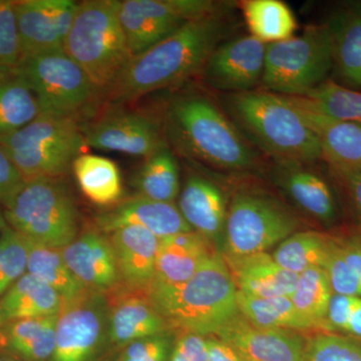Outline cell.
<instances>
[{
	"mask_svg": "<svg viewBox=\"0 0 361 361\" xmlns=\"http://www.w3.org/2000/svg\"><path fill=\"white\" fill-rule=\"evenodd\" d=\"M229 11L188 21L159 44L130 59L106 92L120 106L155 90L177 87L203 71L207 59L231 30Z\"/></svg>",
	"mask_w": 361,
	"mask_h": 361,
	"instance_id": "1",
	"label": "cell"
},
{
	"mask_svg": "<svg viewBox=\"0 0 361 361\" xmlns=\"http://www.w3.org/2000/svg\"><path fill=\"white\" fill-rule=\"evenodd\" d=\"M161 123L168 144L187 158L233 173L259 167L258 152L225 111L204 94L187 92L173 97Z\"/></svg>",
	"mask_w": 361,
	"mask_h": 361,
	"instance_id": "2",
	"label": "cell"
},
{
	"mask_svg": "<svg viewBox=\"0 0 361 361\" xmlns=\"http://www.w3.org/2000/svg\"><path fill=\"white\" fill-rule=\"evenodd\" d=\"M224 111L256 151L274 163L322 161L319 142L286 97L265 90L227 94Z\"/></svg>",
	"mask_w": 361,
	"mask_h": 361,
	"instance_id": "3",
	"label": "cell"
},
{
	"mask_svg": "<svg viewBox=\"0 0 361 361\" xmlns=\"http://www.w3.org/2000/svg\"><path fill=\"white\" fill-rule=\"evenodd\" d=\"M237 292L222 254L215 252L185 283L149 289V296L172 329L211 336L239 314Z\"/></svg>",
	"mask_w": 361,
	"mask_h": 361,
	"instance_id": "4",
	"label": "cell"
},
{
	"mask_svg": "<svg viewBox=\"0 0 361 361\" xmlns=\"http://www.w3.org/2000/svg\"><path fill=\"white\" fill-rule=\"evenodd\" d=\"M118 0L78 4L63 45L101 97L106 96L133 58L118 18Z\"/></svg>",
	"mask_w": 361,
	"mask_h": 361,
	"instance_id": "5",
	"label": "cell"
},
{
	"mask_svg": "<svg viewBox=\"0 0 361 361\" xmlns=\"http://www.w3.org/2000/svg\"><path fill=\"white\" fill-rule=\"evenodd\" d=\"M26 180L61 179L87 148L78 121L40 115L26 127L0 140Z\"/></svg>",
	"mask_w": 361,
	"mask_h": 361,
	"instance_id": "6",
	"label": "cell"
},
{
	"mask_svg": "<svg viewBox=\"0 0 361 361\" xmlns=\"http://www.w3.org/2000/svg\"><path fill=\"white\" fill-rule=\"evenodd\" d=\"M61 179L26 180L4 205L7 225L25 238L63 249L77 238L78 209Z\"/></svg>",
	"mask_w": 361,
	"mask_h": 361,
	"instance_id": "7",
	"label": "cell"
},
{
	"mask_svg": "<svg viewBox=\"0 0 361 361\" xmlns=\"http://www.w3.org/2000/svg\"><path fill=\"white\" fill-rule=\"evenodd\" d=\"M334 70L331 40L324 23L301 35L267 44L262 90L283 97H304L329 80Z\"/></svg>",
	"mask_w": 361,
	"mask_h": 361,
	"instance_id": "8",
	"label": "cell"
},
{
	"mask_svg": "<svg viewBox=\"0 0 361 361\" xmlns=\"http://www.w3.org/2000/svg\"><path fill=\"white\" fill-rule=\"evenodd\" d=\"M16 71L37 97L40 115L78 121L101 97L65 49L25 54Z\"/></svg>",
	"mask_w": 361,
	"mask_h": 361,
	"instance_id": "9",
	"label": "cell"
},
{
	"mask_svg": "<svg viewBox=\"0 0 361 361\" xmlns=\"http://www.w3.org/2000/svg\"><path fill=\"white\" fill-rule=\"evenodd\" d=\"M298 221L267 195L238 192L228 206L222 255L264 253L295 233Z\"/></svg>",
	"mask_w": 361,
	"mask_h": 361,
	"instance_id": "10",
	"label": "cell"
},
{
	"mask_svg": "<svg viewBox=\"0 0 361 361\" xmlns=\"http://www.w3.org/2000/svg\"><path fill=\"white\" fill-rule=\"evenodd\" d=\"M228 2L211 0H123L118 18L132 56L172 35L188 21L231 9Z\"/></svg>",
	"mask_w": 361,
	"mask_h": 361,
	"instance_id": "11",
	"label": "cell"
},
{
	"mask_svg": "<svg viewBox=\"0 0 361 361\" xmlns=\"http://www.w3.org/2000/svg\"><path fill=\"white\" fill-rule=\"evenodd\" d=\"M108 334L106 294L85 291L63 303L49 361H103L108 355Z\"/></svg>",
	"mask_w": 361,
	"mask_h": 361,
	"instance_id": "12",
	"label": "cell"
},
{
	"mask_svg": "<svg viewBox=\"0 0 361 361\" xmlns=\"http://www.w3.org/2000/svg\"><path fill=\"white\" fill-rule=\"evenodd\" d=\"M82 129L90 148L144 159L168 144L161 121L142 111L109 110Z\"/></svg>",
	"mask_w": 361,
	"mask_h": 361,
	"instance_id": "13",
	"label": "cell"
},
{
	"mask_svg": "<svg viewBox=\"0 0 361 361\" xmlns=\"http://www.w3.org/2000/svg\"><path fill=\"white\" fill-rule=\"evenodd\" d=\"M266 49L267 44L251 35L222 42L202 71L207 84L227 94L253 90L262 80Z\"/></svg>",
	"mask_w": 361,
	"mask_h": 361,
	"instance_id": "14",
	"label": "cell"
},
{
	"mask_svg": "<svg viewBox=\"0 0 361 361\" xmlns=\"http://www.w3.org/2000/svg\"><path fill=\"white\" fill-rule=\"evenodd\" d=\"M25 54L63 49L78 4L71 0L13 1Z\"/></svg>",
	"mask_w": 361,
	"mask_h": 361,
	"instance_id": "15",
	"label": "cell"
},
{
	"mask_svg": "<svg viewBox=\"0 0 361 361\" xmlns=\"http://www.w3.org/2000/svg\"><path fill=\"white\" fill-rule=\"evenodd\" d=\"M109 301L108 356L130 342L174 329L157 310L149 291L121 284L106 294Z\"/></svg>",
	"mask_w": 361,
	"mask_h": 361,
	"instance_id": "16",
	"label": "cell"
},
{
	"mask_svg": "<svg viewBox=\"0 0 361 361\" xmlns=\"http://www.w3.org/2000/svg\"><path fill=\"white\" fill-rule=\"evenodd\" d=\"M244 361H304L306 337L300 332L252 324L241 313L216 336Z\"/></svg>",
	"mask_w": 361,
	"mask_h": 361,
	"instance_id": "17",
	"label": "cell"
},
{
	"mask_svg": "<svg viewBox=\"0 0 361 361\" xmlns=\"http://www.w3.org/2000/svg\"><path fill=\"white\" fill-rule=\"evenodd\" d=\"M61 251L68 269L87 290L108 294L122 284L108 235L87 230Z\"/></svg>",
	"mask_w": 361,
	"mask_h": 361,
	"instance_id": "18",
	"label": "cell"
},
{
	"mask_svg": "<svg viewBox=\"0 0 361 361\" xmlns=\"http://www.w3.org/2000/svg\"><path fill=\"white\" fill-rule=\"evenodd\" d=\"M94 229L109 235L120 228L137 226L159 239L192 231L175 203L137 196L123 199L94 216Z\"/></svg>",
	"mask_w": 361,
	"mask_h": 361,
	"instance_id": "19",
	"label": "cell"
},
{
	"mask_svg": "<svg viewBox=\"0 0 361 361\" xmlns=\"http://www.w3.org/2000/svg\"><path fill=\"white\" fill-rule=\"evenodd\" d=\"M272 173L278 187L297 208L322 224L330 225L338 217L331 186L322 175L303 163H274Z\"/></svg>",
	"mask_w": 361,
	"mask_h": 361,
	"instance_id": "20",
	"label": "cell"
},
{
	"mask_svg": "<svg viewBox=\"0 0 361 361\" xmlns=\"http://www.w3.org/2000/svg\"><path fill=\"white\" fill-rule=\"evenodd\" d=\"M324 25L331 40L334 82L361 90V0L339 6Z\"/></svg>",
	"mask_w": 361,
	"mask_h": 361,
	"instance_id": "21",
	"label": "cell"
},
{
	"mask_svg": "<svg viewBox=\"0 0 361 361\" xmlns=\"http://www.w3.org/2000/svg\"><path fill=\"white\" fill-rule=\"evenodd\" d=\"M118 265L122 285L149 291L155 276L160 240L137 226L120 228L108 235Z\"/></svg>",
	"mask_w": 361,
	"mask_h": 361,
	"instance_id": "22",
	"label": "cell"
},
{
	"mask_svg": "<svg viewBox=\"0 0 361 361\" xmlns=\"http://www.w3.org/2000/svg\"><path fill=\"white\" fill-rule=\"evenodd\" d=\"M178 208L193 231L213 245L223 246L228 207L217 185L201 176H190L180 192Z\"/></svg>",
	"mask_w": 361,
	"mask_h": 361,
	"instance_id": "23",
	"label": "cell"
},
{
	"mask_svg": "<svg viewBox=\"0 0 361 361\" xmlns=\"http://www.w3.org/2000/svg\"><path fill=\"white\" fill-rule=\"evenodd\" d=\"M212 245L193 230L161 239L155 276L149 289L169 288L185 283L215 253Z\"/></svg>",
	"mask_w": 361,
	"mask_h": 361,
	"instance_id": "24",
	"label": "cell"
},
{
	"mask_svg": "<svg viewBox=\"0 0 361 361\" xmlns=\"http://www.w3.org/2000/svg\"><path fill=\"white\" fill-rule=\"evenodd\" d=\"M222 256L240 293L266 298L291 296L295 290L299 275L282 268L268 252L240 257Z\"/></svg>",
	"mask_w": 361,
	"mask_h": 361,
	"instance_id": "25",
	"label": "cell"
},
{
	"mask_svg": "<svg viewBox=\"0 0 361 361\" xmlns=\"http://www.w3.org/2000/svg\"><path fill=\"white\" fill-rule=\"evenodd\" d=\"M285 97L300 111L317 137L326 165L361 170L360 123L334 120Z\"/></svg>",
	"mask_w": 361,
	"mask_h": 361,
	"instance_id": "26",
	"label": "cell"
},
{
	"mask_svg": "<svg viewBox=\"0 0 361 361\" xmlns=\"http://www.w3.org/2000/svg\"><path fill=\"white\" fill-rule=\"evenodd\" d=\"M58 316L0 324V355L11 361H49L56 346Z\"/></svg>",
	"mask_w": 361,
	"mask_h": 361,
	"instance_id": "27",
	"label": "cell"
},
{
	"mask_svg": "<svg viewBox=\"0 0 361 361\" xmlns=\"http://www.w3.org/2000/svg\"><path fill=\"white\" fill-rule=\"evenodd\" d=\"M63 300L42 279L26 272L0 299V324L25 318L56 315Z\"/></svg>",
	"mask_w": 361,
	"mask_h": 361,
	"instance_id": "28",
	"label": "cell"
},
{
	"mask_svg": "<svg viewBox=\"0 0 361 361\" xmlns=\"http://www.w3.org/2000/svg\"><path fill=\"white\" fill-rule=\"evenodd\" d=\"M80 191L97 206L111 207L122 200L123 180L115 161L82 154L71 167Z\"/></svg>",
	"mask_w": 361,
	"mask_h": 361,
	"instance_id": "29",
	"label": "cell"
},
{
	"mask_svg": "<svg viewBox=\"0 0 361 361\" xmlns=\"http://www.w3.org/2000/svg\"><path fill=\"white\" fill-rule=\"evenodd\" d=\"M239 312L252 324L265 329L320 332L317 325L296 310L290 296L253 297L237 292Z\"/></svg>",
	"mask_w": 361,
	"mask_h": 361,
	"instance_id": "30",
	"label": "cell"
},
{
	"mask_svg": "<svg viewBox=\"0 0 361 361\" xmlns=\"http://www.w3.org/2000/svg\"><path fill=\"white\" fill-rule=\"evenodd\" d=\"M40 116L37 97L16 71H0V140L23 129Z\"/></svg>",
	"mask_w": 361,
	"mask_h": 361,
	"instance_id": "31",
	"label": "cell"
},
{
	"mask_svg": "<svg viewBox=\"0 0 361 361\" xmlns=\"http://www.w3.org/2000/svg\"><path fill=\"white\" fill-rule=\"evenodd\" d=\"M133 184L140 196L175 203L180 192V172L177 159L169 144L145 158Z\"/></svg>",
	"mask_w": 361,
	"mask_h": 361,
	"instance_id": "32",
	"label": "cell"
},
{
	"mask_svg": "<svg viewBox=\"0 0 361 361\" xmlns=\"http://www.w3.org/2000/svg\"><path fill=\"white\" fill-rule=\"evenodd\" d=\"M241 8L251 37L263 44L282 42L295 32L293 11L281 0H245Z\"/></svg>",
	"mask_w": 361,
	"mask_h": 361,
	"instance_id": "33",
	"label": "cell"
},
{
	"mask_svg": "<svg viewBox=\"0 0 361 361\" xmlns=\"http://www.w3.org/2000/svg\"><path fill=\"white\" fill-rule=\"evenodd\" d=\"M323 270L334 293L361 298V238L332 237Z\"/></svg>",
	"mask_w": 361,
	"mask_h": 361,
	"instance_id": "34",
	"label": "cell"
},
{
	"mask_svg": "<svg viewBox=\"0 0 361 361\" xmlns=\"http://www.w3.org/2000/svg\"><path fill=\"white\" fill-rule=\"evenodd\" d=\"M26 272L35 275L51 286L63 298V303L73 300L87 291L68 269L61 255V249L40 245L30 240H28Z\"/></svg>",
	"mask_w": 361,
	"mask_h": 361,
	"instance_id": "35",
	"label": "cell"
},
{
	"mask_svg": "<svg viewBox=\"0 0 361 361\" xmlns=\"http://www.w3.org/2000/svg\"><path fill=\"white\" fill-rule=\"evenodd\" d=\"M332 237L315 231L295 232L278 245L272 256L287 271L300 274L311 268H323Z\"/></svg>",
	"mask_w": 361,
	"mask_h": 361,
	"instance_id": "36",
	"label": "cell"
},
{
	"mask_svg": "<svg viewBox=\"0 0 361 361\" xmlns=\"http://www.w3.org/2000/svg\"><path fill=\"white\" fill-rule=\"evenodd\" d=\"M287 97L334 120L361 125V90L343 87L331 78L304 97Z\"/></svg>",
	"mask_w": 361,
	"mask_h": 361,
	"instance_id": "37",
	"label": "cell"
},
{
	"mask_svg": "<svg viewBox=\"0 0 361 361\" xmlns=\"http://www.w3.org/2000/svg\"><path fill=\"white\" fill-rule=\"evenodd\" d=\"M332 294L326 273L323 268L316 267L299 274L290 298L296 310L315 323L320 332H324L325 316Z\"/></svg>",
	"mask_w": 361,
	"mask_h": 361,
	"instance_id": "38",
	"label": "cell"
},
{
	"mask_svg": "<svg viewBox=\"0 0 361 361\" xmlns=\"http://www.w3.org/2000/svg\"><path fill=\"white\" fill-rule=\"evenodd\" d=\"M28 240L7 225L0 235V296L27 271Z\"/></svg>",
	"mask_w": 361,
	"mask_h": 361,
	"instance_id": "39",
	"label": "cell"
},
{
	"mask_svg": "<svg viewBox=\"0 0 361 361\" xmlns=\"http://www.w3.org/2000/svg\"><path fill=\"white\" fill-rule=\"evenodd\" d=\"M304 361H361V342L343 334L316 332L306 337Z\"/></svg>",
	"mask_w": 361,
	"mask_h": 361,
	"instance_id": "40",
	"label": "cell"
},
{
	"mask_svg": "<svg viewBox=\"0 0 361 361\" xmlns=\"http://www.w3.org/2000/svg\"><path fill=\"white\" fill-rule=\"evenodd\" d=\"M23 58L13 1L0 0V71H16Z\"/></svg>",
	"mask_w": 361,
	"mask_h": 361,
	"instance_id": "41",
	"label": "cell"
},
{
	"mask_svg": "<svg viewBox=\"0 0 361 361\" xmlns=\"http://www.w3.org/2000/svg\"><path fill=\"white\" fill-rule=\"evenodd\" d=\"M177 334L178 330L171 329L130 342L113 353L114 361H168Z\"/></svg>",
	"mask_w": 361,
	"mask_h": 361,
	"instance_id": "42",
	"label": "cell"
},
{
	"mask_svg": "<svg viewBox=\"0 0 361 361\" xmlns=\"http://www.w3.org/2000/svg\"><path fill=\"white\" fill-rule=\"evenodd\" d=\"M168 361H208L207 336L178 331Z\"/></svg>",
	"mask_w": 361,
	"mask_h": 361,
	"instance_id": "43",
	"label": "cell"
},
{
	"mask_svg": "<svg viewBox=\"0 0 361 361\" xmlns=\"http://www.w3.org/2000/svg\"><path fill=\"white\" fill-rule=\"evenodd\" d=\"M330 174L341 185L348 197L357 224L361 230V170L327 165Z\"/></svg>",
	"mask_w": 361,
	"mask_h": 361,
	"instance_id": "44",
	"label": "cell"
},
{
	"mask_svg": "<svg viewBox=\"0 0 361 361\" xmlns=\"http://www.w3.org/2000/svg\"><path fill=\"white\" fill-rule=\"evenodd\" d=\"M25 183V178L13 159L6 148L0 145V204L6 205L20 191Z\"/></svg>",
	"mask_w": 361,
	"mask_h": 361,
	"instance_id": "45",
	"label": "cell"
},
{
	"mask_svg": "<svg viewBox=\"0 0 361 361\" xmlns=\"http://www.w3.org/2000/svg\"><path fill=\"white\" fill-rule=\"evenodd\" d=\"M208 361H244L236 351L216 336H207Z\"/></svg>",
	"mask_w": 361,
	"mask_h": 361,
	"instance_id": "46",
	"label": "cell"
},
{
	"mask_svg": "<svg viewBox=\"0 0 361 361\" xmlns=\"http://www.w3.org/2000/svg\"><path fill=\"white\" fill-rule=\"evenodd\" d=\"M343 336L353 337L361 342V298H358L353 312L349 316Z\"/></svg>",
	"mask_w": 361,
	"mask_h": 361,
	"instance_id": "47",
	"label": "cell"
},
{
	"mask_svg": "<svg viewBox=\"0 0 361 361\" xmlns=\"http://www.w3.org/2000/svg\"><path fill=\"white\" fill-rule=\"evenodd\" d=\"M7 226V222L6 220V217H4V211L0 208V235H1L2 231H4V228Z\"/></svg>",
	"mask_w": 361,
	"mask_h": 361,
	"instance_id": "48",
	"label": "cell"
},
{
	"mask_svg": "<svg viewBox=\"0 0 361 361\" xmlns=\"http://www.w3.org/2000/svg\"><path fill=\"white\" fill-rule=\"evenodd\" d=\"M0 361H11L8 358L4 357V356L0 355Z\"/></svg>",
	"mask_w": 361,
	"mask_h": 361,
	"instance_id": "49",
	"label": "cell"
}]
</instances>
